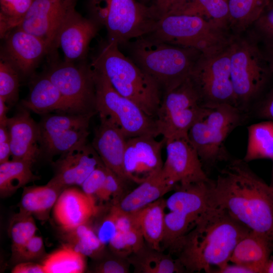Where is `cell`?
<instances>
[{
	"instance_id": "55",
	"label": "cell",
	"mask_w": 273,
	"mask_h": 273,
	"mask_svg": "<svg viewBox=\"0 0 273 273\" xmlns=\"http://www.w3.org/2000/svg\"><path fill=\"white\" fill-rule=\"evenodd\" d=\"M270 186L273 187V166H272V175H271V183Z\"/></svg>"
},
{
	"instance_id": "18",
	"label": "cell",
	"mask_w": 273,
	"mask_h": 273,
	"mask_svg": "<svg viewBox=\"0 0 273 273\" xmlns=\"http://www.w3.org/2000/svg\"><path fill=\"white\" fill-rule=\"evenodd\" d=\"M102 162L92 145L86 143L60 155L53 163L55 175L49 182L63 190L69 186H81Z\"/></svg>"
},
{
	"instance_id": "39",
	"label": "cell",
	"mask_w": 273,
	"mask_h": 273,
	"mask_svg": "<svg viewBox=\"0 0 273 273\" xmlns=\"http://www.w3.org/2000/svg\"><path fill=\"white\" fill-rule=\"evenodd\" d=\"M19 72L8 60L1 56L0 98L8 105L19 98Z\"/></svg>"
},
{
	"instance_id": "54",
	"label": "cell",
	"mask_w": 273,
	"mask_h": 273,
	"mask_svg": "<svg viewBox=\"0 0 273 273\" xmlns=\"http://www.w3.org/2000/svg\"><path fill=\"white\" fill-rule=\"evenodd\" d=\"M264 272L273 273V259L270 258L265 268Z\"/></svg>"
},
{
	"instance_id": "50",
	"label": "cell",
	"mask_w": 273,
	"mask_h": 273,
	"mask_svg": "<svg viewBox=\"0 0 273 273\" xmlns=\"http://www.w3.org/2000/svg\"><path fill=\"white\" fill-rule=\"evenodd\" d=\"M258 114L262 118L273 121V89L260 104Z\"/></svg>"
},
{
	"instance_id": "28",
	"label": "cell",
	"mask_w": 273,
	"mask_h": 273,
	"mask_svg": "<svg viewBox=\"0 0 273 273\" xmlns=\"http://www.w3.org/2000/svg\"><path fill=\"white\" fill-rule=\"evenodd\" d=\"M166 208V200L161 198L135 211L145 242L160 251L164 234Z\"/></svg>"
},
{
	"instance_id": "45",
	"label": "cell",
	"mask_w": 273,
	"mask_h": 273,
	"mask_svg": "<svg viewBox=\"0 0 273 273\" xmlns=\"http://www.w3.org/2000/svg\"><path fill=\"white\" fill-rule=\"evenodd\" d=\"M107 168L103 163L100 164L80 186L84 193L95 198L102 188L107 175Z\"/></svg>"
},
{
	"instance_id": "31",
	"label": "cell",
	"mask_w": 273,
	"mask_h": 273,
	"mask_svg": "<svg viewBox=\"0 0 273 273\" xmlns=\"http://www.w3.org/2000/svg\"><path fill=\"white\" fill-rule=\"evenodd\" d=\"M272 0H229V28L239 35L249 28Z\"/></svg>"
},
{
	"instance_id": "49",
	"label": "cell",
	"mask_w": 273,
	"mask_h": 273,
	"mask_svg": "<svg viewBox=\"0 0 273 273\" xmlns=\"http://www.w3.org/2000/svg\"><path fill=\"white\" fill-rule=\"evenodd\" d=\"M12 273H44L42 265L31 261L21 262L12 269Z\"/></svg>"
},
{
	"instance_id": "2",
	"label": "cell",
	"mask_w": 273,
	"mask_h": 273,
	"mask_svg": "<svg viewBox=\"0 0 273 273\" xmlns=\"http://www.w3.org/2000/svg\"><path fill=\"white\" fill-rule=\"evenodd\" d=\"M250 231L225 210L209 207L170 250L186 271L213 272L230 262L236 245Z\"/></svg>"
},
{
	"instance_id": "25",
	"label": "cell",
	"mask_w": 273,
	"mask_h": 273,
	"mask_svg": "<svg viewBox=\"0 0 273 273\" xmlns=\"http://www.w3.org/2000/svg\"><path fill=\"white\" fill-rule=\"evenodd\" d=\"M174 188L166 179L161 170L121 197L113 205L122 211L135 212L162 198Z\"/></svg>"
},
{
	"instance_id": "5",
	"label": "cell",
	"mask_w": 273,
	"mask_h": 273,
	"mask_svg": "<svg viewBox=\"0 0 273 273\" xmlns=\"http://www.w3.org/2000/svg\"><path fill=\"white\" fill-rule=\"evenodd\" d=\"M230 31L199 16L166 14L158 17L148 35L158 41L208 53L230 44L233 35Z\"/></svg>"
},
{
	"instance_id": "42",
	"label": "cell",
	"mask_w": 273,
	"mask_h": 273,
	"mask_svg": "<svg viewBox=\"0 0 273 273\" xmlns=\"http://www.w3.org/2000/svg\"><path fill=\"white\" fill-rule=\"evenodd\" d=\"M109 255L105 253L98 260L94 271L98 273H127L130 264L127 257L117 255L112 252Z\"/></svg>"
},
{
	"instance_id": "8",
	"label": "cell",
	"mask_w": 273,
	"mask_h": 273,
	"mask_svg": "<svg viewBox=\"0 0 273 273\" xmlns=\"http://www.w3.org/2000/svg\"><path fill=\"white\" fill-rule=\"evenodd\" d=\"M212 108L205 107L191 77L165 95L155 118L158 135L164 140L188 136L191 127Z\"/></svg>"
},
{
	"instance_id": "23",
	"label": "cell",
	"mask_w": 273,
	"mask_h": 273,
	"mask_svg": "<svg viewBox=\"0 0 273 273\" xmlns=\"http://www.w3.org/2000/svg\"><path fill=\"white\" fill-rule=\"evenodd\" d=\"M22 104L28 110L42 115L53 111L73 113L68 102L46 74L34 79L28 96L22 101Z\"/></svg>"
},
{
	"instance_id": "4",
	"label": "cell",
	"mask_w": 273,
	"mask_h": 273,
	"mask_svg": "<svg viewBox=\"0 0 273 273\" xmlns=\"http://www.w3.org/2000/svg\"><path fill=\"white\" fill-rule=\"evenodd\" d=\"M131 52L135 63L165 90L190 76L202 53L144 36L136 39Z\"/></svg>"
},
{
	"instance_id": "56",
	"label": "cell",
	"mask_w": 273,
	"mask_h": 273,
	"mask_svg": "<svg viewBox=\"0 0 273 273\" xmlns=\"http://www.w3.org/2000/svg\"><path fill=\"white\" fill-rule=\"evenodd\" d=\"M269 6H273V0L271 1V2L270 5H269Z\"/></svg>"
},
{
	"instance_id": "51",
	"label": "cell",
	"mask_w": 273,
	"mask_h": 273,
	"mask_svg": "<svg viewBox=\"0 0 273 273\" xmlns=\"http://www.w3.org/2000/svg\"><path fill=\"white\" fill-rule=\"evenodd\" d=\"M213 272L217 273H254L249 267L237 263L230 264L229 263L218 269H215Z\"/></svg>"
},
{
	"instance_id": "7",
	"label": "cell",
	"mask_w": 273,
	"mask_h": 273,
	"mask_svg": "<svg viewBox=\"0 0 273 273\" xmlns=\"http://www.w3.org/2000/svg\"><path fill=\"white\" fill-rule=\"evenodd\" d=\"M95 20L106 28L108 41L119 46L148 35L158 18L153 8L136 0H90Z\"/></svg>"
},
{
	"instance_id": "13",
	"label": "cell",
	"mask_w": 273,
	"mask_h": 273,
	"mask_svg": "<svg viewBox=\"0 0 273 273\" xmlns=\"http://www.w3.org/2000/svg\"><path fill=\"white\" fill-rule=\"evenodd\" d=\"M94 114H47L38 123L41 154L49 157L64 154L87 143Z\"/></svg>"
},
{
	"instance_id": "20",
	"label": "cell",
	"mask_w": 273,
	"mask_h": 273,
	"mask_svg": "<svg viewBox=\"0 0 273 273\" xmlns=\"http://www.w3.org/2000/svg\"><path fill=\"white\" fill-rule=\"evenodd\" d=\"M13 160L26 161L33 164L41 154L38 124L27 109H23L7 121Z\"/></svg>"
},
{
	"instance_id": "34",
	"label": "cell",
	"mask_w": 273,
	"mask_h": 273,
	"mask_svg": "<svg viewBox=\"0 0 273 273\" xmlns=\"http://www.w3.org/2000/svg\"><path fill=\"white\" fill-rule=\"evenodd\" d=\"M85 257L67 244L47 255L41 264L44 273H82L86 268Z\"/></svg>"
},
{
	"instance_id": "44",
	"label": "cell",
	"mask_w": 273,
	"mask_h": 273,
	"mask_svg": "<svg viewBox=\"0 0 273 273\" xmlns=\"http://www.w3.org/2000/svg\"><path fill=\"white\" fill-rule=\"evenodd\" d=\"M44 252V247L42 239L35 235L13 253L15 259L24 262L30 261L40 257Z\"/></svg>"
},
{
	"instance_id": "16",
	"label": "cell",
	"mask_w": 273,
	"mask_h": 273,
	"mask_svg": "<svg viewBox=\"0 0 273 273\" xmlns=\"http://www.w3.org/2000/svg\"><path fill=\"white\" fill-rule=\"evenodd\" d=\"M72 6L64 16L55 38L54 50L61 48L65 62L82 60L98 31L97 21L85 18Z\"/></svg>"
},
{
	"instance_id": "14",
	"label": "cell",
	"mask_w": 273,
	"mask_h": 273,
	"mask_svg": "<svg viewBox=\"0 0 273 273\" xmlns=\"http://www.w3.org/2000/svg\"><path fill=\"white\" fill-rule=\"evenodd\" d=\"M165 144L166 158L162 172L174 188L211 180L188 136L167 139Z\"/></svg>"
},
{
	"instance_id": "1",
	"label": "cell",
	"mask_w": 273,
	"mask_h": 273,
	"mask_svg": "<svg viewBox=\"0 0 273 273\" xmlns=\"http://www.w3.org/2000/svg\"><path fill=\"white\" fill-rule=\"evenodd\" d=\"M208 204L227 211L273 244V187L257 176L243 160H234L211 180Z\"/></svg>"
},
{
	"instance_id": "24",
	"label": "cell",
	"mask_w": 273,
	"mask_h": 273,
	"mask_svg": "<svg viewBox=\"0 0 273 273\" xmlns=\"http://www.w3.org/2000/svg\"><path fill=\"white\" fill-rule=\"evenodd\" d=\"M272 251V243L251 231L237 244L230 262L247 266L254 273L264 272Z\"/></svg>"
},
{
	"instance_id": "29",
	"label": "cell",
	"mask_w": 273,
	"mask_h": 273,
	"mask_svg": "<svg viewBox=\"0 0 273 273\" xmlns=\"http://www.w3.org/2000/svg\"><path fill=\"white\" fill-rule=\"evenodd\" d=\"M63 190L49 182L44 186L25 187L20 209L37 219H47Z\"/></svg>"
},
{
	"instance_id": "33",
	"label": "cell",
	"mask_w": 273,
	"mask_h": 273,
	"mask_svg": "<svg viewBox=\"0 0 273 273\" xmlns=\"http://www.w3.org/2000/svg\"><path fill=\"white\" fill-rule=\"evenodd\" d=\"M31 162L12 160L0 164V193L8 197L29 183L38 178L32 171Z\"/></svg>"
},
{
	"instance_id": "15",
	"label": "cell",
	"mask_w": 273,
	"mask_h": 273,
	"mask_svg": "<svg viewBox=\"0 0 273 273\" xmlns=\"http://www.w3.org/2000/svg\"><path fill=\"white\" fill-rule=\"evenodd\" d=\"M155 138L142 135L127 139L123 170L127 180L140 184L162 169L161 151L165 140Z\"/></svg>"
},
{
	"instance_id": "37",
	"label": "cell",
	"mask_w": 273,
	"mask_h": 273,
	"mask_svg": "<svg viewBox=\"0 0 273 273\" xmlns=\"http://www.w3.org/2000/svg\"><path fill=\"white\" fill-rule=\"evenodd\" d=\"M33 0H0V35L4 37L18 27Z\"/></svg>"
},
{
	"instance_id": "36",
	"label": "cell",
	"mask_w": 273,
	"mask_h": 273,
	"mask_svg": "<svg viewBox=\"0 0 273 273\" xmlns=\"http://www.w3.org/2000/svg\"><path fill=\"white\" fill-rule=\"evenodd\" d=\"M196 221L177 211L165 213L164 234L161 248L171 249L195 226Z\"/></svg>"
},
{
	"instance_id": "6",
	"label": "cell",
	"mask_w": 273,
	"mask_h": 273,
	"mask_svg": "<svg viewBox=\"0 0 273 273\" xmlns=\"http://www.w3.org/2000/svg\"><path fill=\"white\" fill-rule=\"evenodd\" d=\"M231 75L238 107L246 113L264 87L270 71L257 40L233 34L230 43Z\"/></svg>"
},
{
	"instance_id": "30",
	"label": "cell",
	"mask_w": 273,
	"mask_h": 273,
	"mask_svg": "<svg viewBox=\"0 0 273 273\" xmlns=\"http://www.w3.org/2000/svg\"><path fill=\"white\" fill-rule=\"evenodd\" d=\"M167 14L199 16L230 30L229 0H189Z\"/></svg>"
},
{
	"instance_id": "21",
	"label": "cell",
	"mask_w": 273,
	"mask_h": 273,
	"mask_svg": "<svg viewBox=\"0 0 273 273\" xmlns=\"http://www.w3.org/2000/svg\"><path fill=\"white\" fill-rule=\"evenodd\" d=\"M98 210L94 197L83 191L70 188L60 194L54 206L53 213L57 222L67 232L87 223Z\"/></svg>"
},
{
	"instance_id": "41",
	"label": "cell",
	"mask_w": 273,
	"mask_h": 273,
	"mask_svg": "<svg viewBox=\"0 0 273 273\" xmlns=\"http://www.w3.org/2000/svg\"><path fill=\"white\" fill-rule=\"evenodd\" d=\"M251 26V36L262 40L267 48L273 47V6H269Z\"/></svg>"
},
{
	"instance_id": "10",
	"label": "cell",
	"mask_w": 273,
	"mask_h": 273,
	"mask_svg": "<svg viewBox=\"0 0 273 273\" xmlns=\"http://www.w3.org/2000/svg\"><path fill=\"white\" fill-rule=\"evenodd\" d=\"M93 70L96 107L99 116L111 120L127 139L142 135L158 136L155 119L118 93L103 74Z\"/></svg>"
},
{
	"instance_id": "19",
	"label": "cell",
	"mask_w": 273,
	"mask_h": 273,
	"mask_svg": "<svg viewBox=\"0 0 273 273\" xmlns=\"http://www.w3.org/2000/svg\"><path fill=\"white\" fill-rule=\"evenodd\" d=\"M4 39L1 56L23 76L31 74L44 55L49 52L42 39L18 27L8 33Z\"/></svg>"
},
{
	"instance_id": "35",
	"label": "cell",
	"mask_w": 273,
	"mask_h": 273,
	"mask_svg": "<svg viewBox=\"0 0 273 273\" xmlns=\"http://www.w3.org/2000/svg\"><path fill=\"white\" fill-rule=\"evenodd\" d=\"M68 244L85 256L98 259L105 253V246L96 231L87 223L67 231Z\"/></svg>"
},
{
	"instance_id": "26",
	"label": "cell",
	"mask_w": 273,
	"mask_h": 273,
	"mask_svg": "<svg viewBox=\"0 0 273 273\" xmlns=\"http://www.w3.org/2000/svg\"><path fill=\"white\" fill-rule=\"evenodd\" d=\"M211 181L177 188L176 191L166 199V208L169 211L184 213L197 221L209 207L208 194Z\"/></svg>"
},
{
	"instance_id": "3",
	"label": "cell",
	"mask_w": 273,
	"mask_h": 273,
	"mask_svg": "<svg viewBox=\"0 0 273 273\" xmlns=\"http://www.w3.org/2000/svg\"><path fill=\"white\" fill-rule=\"evenodd\" d=\"M118 47L117 43L108 41L93 59L91 67L103 74L118 93L135 103L155 119L162 100L161 87L122 54Z\"/></svg>"
},
{
	"instance_id": "46",
	"label": "cell",
	"mask_w": 273,
	"mask_h": 273,
	"mask_svg": "<svg viewBox=\"0 0 273 273\" xmlns=\"http://www.w3.org/2000/svg\"><path fill=\"white\" fill-rule=\"evenodd\" d=\"M117 232L116 223L110 210L99 224L96 233L101 242L106 246L108 245Z\"/></svg>"
},
{
	"instance_id": "52",
	"label": "cell",
	"mask_w": 273,
	"mask_h": 273,
	"mask_svg": "<svg viewBox=\"0 0 273 273\" xmlns=\"http://www.w3.org/2000/svg\"><path fill=\"white\" fill-rule=\"evenodd\" d=\"M9 107L3 99L0 98V125H7L8 118L7 116Z\"/></svg>"
},
{
	"instance_id": "27",
	"label": "cell",
	"mask_w": 273,
	"mask_h": 273,
	"mask_svg": "<svg viewBox=\"0 0 273 273\" xmlns=\"http://www.w3.org/2000/svg\"><path fill=\"white\" fill-rule=\"evenodd\" d=\"M134 272L139 273H174L186 271L176 258L162 251L145 244L141 249L127 257Z\"/></svg>"
},
{
	"instance_id": "17",
	"label": "cell",
	"mask_w": 273,
	"mask_h": 273,
	"mask_svg": "<svg viewBox=\"0 0 273 273\" xmlns=\"http://www.w3.org/2000/svg\"><path fill=\"white\" fill-rule=\"evenodd\" d=\"M76 2V0H33L18 27L42 39L49 52L54 51L60 24Z\"/></svg>"
},
{
	"instance_id": "43",
	"label": "cell",
	"mask_w": 273,
	"mask_h": 273,
	"mask_svg": "<svg viewBox=\"0 0 273 273\" xmlns=\"http://www.w3.org/2000/svg\"><path fill=\"white\" fill-rule=\"evenodd\" d=\"M125 181L107 168L105 181L95 197L103 203L119 196L123 192Z\"/></svg>"
},
{
	"instance_id": "22",
	"label": "cell",
	"mask_w": 273,
	"mask_h": 273,
	"mask_svg": "<svg viewBox=\"0 0 273 273\" xmlns=\"http://www.w3.org/2000/svg\"><path fill=\"white\" fill-rule=\"evenodd\" d=\"M92 146L104 165L123 180H128L123 170L127 138L109 119L100 117Z\"/></svg>"
},
{
	"instance_id": "53",
	"label": "cell",
	"mask_w": 273,
	"mask_h": 273,
	"mask_svg": "<svg viewBox=\"0 0 273 273\" xmlns=\"http://www.w3.org/2000/svg\"><path fill=\"white\" fill-rule=\"evenodd\" d=\"M266 58L270 71L273 72V47L268 48V53Z\"/></svg>"
},
{
	"instance_id": "12",
	"label": "cell",
	"mask_w": 273,
	"mask_h": 273,
	"mask_svg": "<svg viewBox=\"0 0 273 273\" xmlns=\"http://www.w3.org/2000/svg\"><path fill=\"white\" fill-rule=\"evenodd\" d=\"M46 75L58 88L73 113H97L95 72L91 66L64 61L52 65Z\"/></svg>"
},
{
	"instance_id": "32",
	"label": "cell",
	"mask_w": 273,
	"mask_h": 273,
	"mask_svg": "<svg viewBox=\"0 0 273 273\" xmlns=\"http://www.w3.org/2000/svg\"><path fill=\"white\" fill-rule=\"evenodd\" d=\"M247 129L248 143L243 160L247 163L259 159L273 160V121L253 124Z\"/></svg>"
},
{
	"instance_id": "47",
	"label": "cell",
	"mask_w": 273,
	"mask_h": 273,
	"mask_svg": "<svg viewBox=\"0 0 273 273\" xmlns=\"http://www.w3.org/2000/svg\"><path fill=\"white\" fill-rule=\"evenodd\" d=\"M11 156L10 134L7 125H0V164L9 161Z\"/></svg>"
},
{
	"instance_id": "40",
	"label": "cell",
	"mask_w": 273,
	"mask_h": 273,
	"mask_svg": "<svg viewBox=\"0 0 273 273\" xmlns=\"http://www.w3.org/2000/svg\"><path fill=\"white\" fill-rule=\"evenodd\" d=\"M145 241L139 228L125 232H118L108 244L110 251L117 255L127 257L141 249Z\"/></svg>"
},
{
	"instance_id": "9",
	"label": "cell",
	"mask_w": 273,
	"mask_h": 273,
	"mask_svg": "<svg viewBox=\"0 0 273 273\" xmlns=\"http://www.w3.org/2000/svg\"><path fill=\"white\" fill-rule=\"evenodd\" d=\"M245 113L235 106L221 104L212 108L205 117L194 124L188 138L202 164L212 166L229 159L225 141L230 133L242 124Z\"/></svg>"
},
{
	"instance_id": "48",
	"label": "cell",
	"mask_w": 273,
	"mask_h": 273,
	"mask_svg": "<svg viewBox=\"0 0 273 273\" xmlns=\"http://www.w3.org/2000/svg\"><path fill=\"white\" fill-rule=\"evenodd\" d=\"M189 0H155L153 7L158 16L166 14Z\"/></svg>"
},
{
	"instance_id": "38",
	"label": "cell",
	"mask_w": 273,
	"mask_h": 273,
	"mask_svg": "<svg viewBox=\"0 0 273 273\" xmlns=\"http://www.w3.org/2000/svg\"><path fill=\"white\" fill-rule=\"evenodd\" d=\"M37 228L33 216L23 210L12 218L9 232L12 241L13 253L36 235Z\"/></svg>"
},
{
	"instance_id": "11",
	"label": "cell",
	"mask_w": 273,
	"mask_h": 273,
	"mask_svg": "<svg viewBox=\"0 0 273 273\" xmlns=\"http://www.w3.org/2000/svg\"><path fill=\"white\" fill-rule=\"evenodd\" d=\"M190 77L205 107L228 104L238 107L231 79L230 44L216 51L202 53Z\"/></svg>"
}]
</instances>
